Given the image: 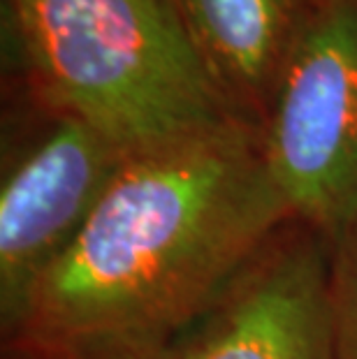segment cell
<instances>
[{"mask_svg":"<svg viewBox=\"0 0 357 359\" xmlns=\"http://www.w3.org/2000/svg\"><path fill=\"white\" fill-rule=\"evenodd\" d=\"M290 218L253 123L230 118L135 151L3 332L5 353L142 359Z\"/></svg>","mask_w":357,"mask_h":359,"instance_id":"6da1fadb","label":"cell"},{"mask_svg":"<svg viewBox=\"0 0 357 359\" xmlns=\"http://www.w3.org/2000/svg\"><path fill=\"white\" fill-rule=\"evenodd\" d=\"M14 81L130 154L234 118L174 0H3Z\"/></svg>","mask_w":357,"mask_h":359,"instance_id":"7a4b0ae2","label":"cell"},{"mask_svg":"<svg viewBox=\"0 0 357 359\" xmlns=\"http://www.w3.org/2000/svg\"><path fill=\"white\" fill-rule=\"evenodd\" d=\"M0 186V320L10 330L51 264L70 248L130 151L83 118L5 95Z\"/></svg>","mask_w":357,"mask_h":359,"instance_id":"3957f363","label":"cell"},{"mask_svg":"<svg viewBox=\"0 0 357 359\" xmlns=\"http://www.w3.org/2000/svg\"><path fill=\"white\" fill-rule=\"evenodd\" d=\"M260 130L290 216L334 239L357 216V0L316 3Z\"/></svg>","mask_w":357,"mask_h":359,"instance_id":"277c9868","label":"cell"},{"mask_svg":"<svg viewBox=\"0 0 357 359\" xmlns=\"http://www.w3.org/2000/svg\"><path fill=\"white\" fill-rule=\"evenodd\" d=\"M332 239L290 218L237 276L142 359H337Z\"/></svg>","mask_w":357,"mask_h":359,"instance_id":"5b68a950","label":"cell"},{"mask_svg":"<svg viewBox=\"0 0 357 359\" xmlns=\"http://www.w3.org/2000/svg\"><path fill=\"white\" fill-rule=\"evenodd\" d=\"M234 118L262 128L318 0H174Z\"/></svg>","mask_w":357,"mask_h":359,"instance_id":"8992f818","label":"cell"},{"mask_svg":"<svg viewBox=\"0 0 357 359\" xmlns=\"http://www.w3.org/2000/svg\"><path fill=\"white\" fill-rule=\"evenodd\" d=\"M330 309L337 359H357V216L332 239Z\"/></svg>","mask_w":357,"mask_h":359,"instance_id":"52a82bcc","label":"cell"},{"mask_svg":"<svg viewBox=\"0 0 357 359\" xmlns=\"http://www.w3.org/2000/svg\"><path fill=\"white\" fill-rule=\"evenodd\" d=\"M5 359H33V357H26V355H17V353H5Z\"/></svg>","mask_w":357,"mask_h":359,"instance_id":"ba28073f","label":"cell"}]
</instances>
